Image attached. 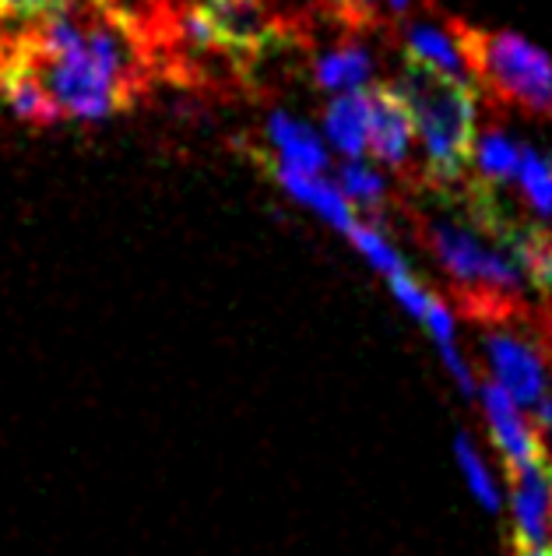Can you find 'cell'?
I'll use <instances>...</instances> for the list:
<instances>
[{
  "instance_id": "obj_15",
  "label": "cell",
  "mask_w": 552,
  "mask_h": 556,
  "mask_svg": "<svg viewBox=\"0 0 552 556\" xmlns=\"http://www.w3.org/2000/svg\"><path fill=\"white\" fill-rule=\"evenodd\" d=\"M514 184L521 190V198H525V204L542 218V223H545V218H552V155L525 144Z\"/></svg>"
},
{
  "instance_id": "obj_1",
  "label": "cell",
  "mask_w": 552,
  "mask_h": 556,
  "mask_svg": "<svg viewBox=\"0 0 552 556\" xmlns=\"http://www.w3.org/2000/svg\"><path fill=\"white\" fill-rule=\"evenodd\" d=\"M390 89L398 92V99L412 116L415 144L423 149V166L429 184L437 190L461 187L464 177H468L472 152L478 141L475 85L464 78H450L437 67H426L405 56Z\"/></svg>"
},
{
  "instance_id": "obj_18",
  "label": "cell",
  "mask_w": 552,
  "mask_h": 556,
  "mask_svg": "<svg viewBox=\"0 0 552 556\" xmlns=\"http://www.w3.org/2000/svg\"><path fill=\"white\" fill-rule=\"evenodd\" d=\"M387 289H390V296L398 300L401 311L409 314L412 320H419V325L426 320L433 300H437V292L426 289V282H423V278H415L412 268H409V271H401V275H390V278H387Z\"/></svg>"
},
{
  "instance_id": "obj_14",
  "label": "cell",
  "mask_w": 552,
  "mask_h": 556,
  "mask_svg": "<svg viewBox=\"0 0 552 556\" xmlns=\"http://www.w3.org/2000/svg\"><path fill=\"white\" fill-rule=\"evenodd\" d=\"M334 184H338V190L348 198V204H352L356 212H362V215L384 212L387 180L381 177V169L367 163V159H345Z\"/></svg>"
},
{
  "instance_id": "obj_19",
  "label": "cell",
  "mask_w": 552,
  "mask_h": 556,
  "mask_svg": "<svg viewBox=\"0 0 552 556\" xmlns=\"http://www.w3.org/2000/svg\"><path fill=\"white\" fill-rule=\"evenodd\" d=\"M328 4L334 8L338 18L352 22V25H367L376 18V4H381V0H328Z\"/></svg>"
},
{
  "instance_id": "obj_6",
  "label": "cell",
  "mask_w": 552,
  "mask_h": 556,
  "mask_svg": "<svg viewBox=\"0 0 552 556\" xmlns=\"http://www.w3.org/2000/svg\"><path fill=\"white\" fill-rule=\"evenodd\" d=\"M370 102V155L381 166L390 169H405L412 159V144H415V127L412 116L405 110V102L390 85H370L367 89Z\"/></svg>"
},
{
  "instance_id": "obj_9",
  "label": "cell",
  "mask_w": 552,
  "mask_h": 556,
  "mask_svg": "<svg viewBox=\"0 0 552 556\" xmlns=\"http://www.w3.org/2000/svg\"><path fill=\"white\" fill-rule=\"evenodd\" d=\"M324 135L328 144L342 159H362L370 149V102L367 92L334 96L324 110Z\"/></svg>"
},
{
  "instance_id": "obj_5",
  "label": "cell",
  "mask_w": 552,
  "mask_h": 556,
  "mask_svg": "<svg viewBox=\"0 0 552 556\" xmlns=\"http://www.w3.org/2000/svg\"><path fill=\"white\" fill-rule=\"evenodd\" d=\"M478 399H483V413H486L492 441H497V447L503 451L511 472H517V468H531L549 458L545 444L539 441V433H535V427L525 419V413H521L492 380L478 388Z\"/></svg>"
},
{
  "instance_id": "obj_16",
  "label": "cell",
  "mask_w": 552,
  "mask_h": 556,
  "mask_svg": "<svg viewBox=\"0 0 552 556\" xmlns=\"http://www.w3.org/2000/svg\"><path fill=\"white\" fill-rule=\"evenodd\" d=\"M348 237V243L356 247V254L367 261V265L376 271V275H384V278H390V275H401V271H409L412 265L405 261V254L398 251L395 243L387 240V232H381L373 223H359L345 232Z\"/></svg>"
},
{
  "instance_id": "obj_10",
  "label": "cell",
  "mask_w": 552,
  "mask_h": 556,
  "mask_svg": "<svg viewBox=\"0 0 552 556\" xmlns=\"http://www.w3.org/2000/svg\"><path fill=\"white\" fill-rule=\"evenodd\" d=\"M370 78H373V56L362 42H345V47H334L313 61V81L324 92H331V99L348 92H367Z\"/></svg>"
},
{
  "instance_id": "obj_7",
  "label": "cell",
  "mask_w": 552,
  "mask_h": 556,
  "mask_svg": "<svg viewBox=\"0 0 552 556\" xmlns=\"http://www.w3.org/2000/svg\"><path fill=\"white\" fill-rule=\"evenodd\" d=\"M274 184H279L288 198L296 204H303L307 212H313L321 223H328L331 229L348 232L359 223V212L348 204V198L338 190V184L328 180V173H296V169H271Z\"/></svg>"
},
{
  "instance_id": "obj_11",
  "label": "cell",
  "mask_w": 552,
  "mask_h": 556,
  "mask_svg": "<svg viewBox=\"0 0 552 556\" xmlns=\"http://www.w3.org/2000/svg\"><path fill=\"white\" fill-rule=\"evenodd\" d=\"M405 56H409V61L426 64V67H437V71H444V75H450V78L472 81L458 36H450L447 28H440V25L412 22L409 33H405Z\"/></svg>"
},
{
  "instance_id": "obj_3",
  "label": "cell",
  "mask_w": 552,
  "mask_h": 556,
  "mask_svg": "<svg viewBox=\"0 0 552 556\" xmlns=\"http://www.w3.org/2000/svg\"><path fill=\"white\" fill-rule=\"evenodd\" d=\"M486 363L492 370V384H497L506 399H511L521 413H539V405L549 399V367L542 353L535 349L525 334L511 328H492L486 339Z\"/></svg>"
},
{
  "instance_id": "obj_12",
  "label": "cell",
  "mask_w": 552,
  "mask_h": 556,
  "mask_svg": "<svg viewBox=\"0 0 552 556\" xmlns=\"http://www.w3.org/2000/svg\"><path fill=\"white\" fill-rule=\"evenodd\" d=\"M0 99L22 116L25 124L47 127L61 121V110L53 106V99L39 85L33 71H25L22 64H4L0 67Z\"/></svg>"
},
{
  "instance_id": "obj_4",
  "label": "cell",
  "mask_w": 552,
  "mask_h": 556,
  "mask_svg": "<svg viewBox=\"0 0 552 556\" xmlns=\"http://www.w3.org/2000/svg\"><path fill=\"white\" fill-rule=\"evenodd\" d=\"M514 479V553L549 546L552 529V455L531 468H517Z\"/></svg>"
},
{
  "instance_id": "obj_13",
  "label": "cell",
  "mask_w": 552,
  "mask_h": 556,
  "mask_svg": "<svg viewBox=\"0 0 552 556\" xmlns=\"http://www.w3.org/2000/svg\"><path fill=\"white\" fill-rule=\"evenodd\" d=\"M521 152H525V144L514 141L511 135H503L500 127H489L486 135H478L475 152H472V166L478 177L475 184H483L489 190L514 184L521 169Z\"/></svg>"
},
{
  "instance_id": "obj_8",
  "label": "cell",
  "mask_w": 552,
  "mask_h": 556,
  "mask_svg": "<svg viewBox=\"0 0 552 556\" xmlns=\"http://www.w3.org/2000/svg\"><path fill=\"white\" fill-rule=\"evenodd\" d=\"M268 141L274 149V159L282 169H296V173H328V141L317 135L310 124L296 121L293 113L274 110L268 116Z\"/></svg>"
},
{
  "instance_id": "obj_17",
  "label": "cell",
  "mask_w": 552,
  "mask_h": 556,
  "mask_svg": "<svg viewBox=\"0 0 552 556\" xmlns=\"http://www.w3.org/2000/svg\"><path fill=\"white\" fill-rule=\"evenodd\" d=\"M454 455H458V465H461V472H464V482H468V490L475 493V501L483 504V507H489V510H497L500 507V490H497V482H492L483 455H478V451L472 447V441L464 433H458Z\"/></svg>"
},
{
  "instance_id": "obj_2",
  "label": "cell",
  "mask_w": 552,
  "mask_h": 556,
  "mask_svg": "<svg viewBox=\"0 0 552 556\" xmlns=\"http://www.w3.org/2000/svg\"><path fill=\"white\" fill-rule=\"evenodd\" d=\"M468 78L503 102L528 110L535 116H552V56L517 33L454 25Z\"/></svg>"
}]
</instances>
